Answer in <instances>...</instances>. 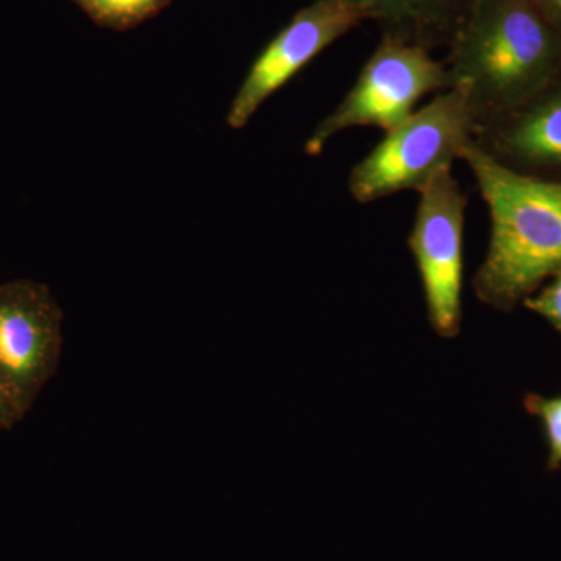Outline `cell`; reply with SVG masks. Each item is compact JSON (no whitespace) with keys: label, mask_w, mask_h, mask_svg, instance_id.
Returning <instances> with one entry per match:
<instances>
[{"label":"cell","mask_w":561,"mask_h":561,"mask_svg":"<svg viewBox=\"0 0 561 561\" xmlns=\"http://www.w3.org/2000/svg\"><path fill=\"white\" fill-rule=\"evenodd\" d=\"M448 47L449 88L463 92L478 128L561 73V35L531 0H476Z\"/></svg>","instance_id":"6da1fadb"},{"label":"cell","mask_w":561,"mask_h":561,"mask_svg":"<svg viewBox=\"0 0 561 561\" xmlns=\"http://www.w3.org/2000/svg\"><path fill=\"white\" fill-rule=\"evenodd\" d=\"M460 160L490 210L485 260L472 279L479 300L512 311L561 272V181L505 168L471 139Z\"/></svg>","instance_id":"7a4b0ae2"},{"label":"cell","mask_w":561,"mask_h":561,"mask_svg":"<svg viewBox=\"0 0 561 561\" xmlns=\"http://www.w3.org/2000/svg\"><path fill=\"white\" fill-rule=\"evenodd\" d=\"M476 125L463 92H438L424 108L386 133L381 142L350 172L348 191L357 203H373L398 192H420L443 169L460 160Z\"/></svg>","instance_id":"3957f363"},{"label":"cell","mask_w":561,"mask_h":561,"mask_svg":"<svg viewBox=\"0 0 561 561\" xmlns=\"http://www.w3.org/2000/svg\"><path fill=\"white\" fill-rule=\"evenodd\" d=\"M448 88L445 62L434 60L424 47L382 35L348 94L313 128L305 151L317 157L350 128L390 131L411 116L424 95Z\"/></svg>","instance_id":"277c9868"},{"label":"cell","mask_w":561,"mask_h":561,"mask_svg":"<svg viewBox=\"0 0 561 561\" xmlns=\"http://www.w3.org/2000/svg\"><path fill=\"white\" fill-rule=\"evenodd\" d=\"M409 249L419 268L427 319L443 339L460 332L463 230L468 198L453 168L443 169L419 192Z\"/></svg>","instance_id":"5b68a950"},{"label":"cell","mask_w":561,"mask_h":561,"mask_svg":"<svg viewBox=\"0 0 561 561\" xmlns=\"http://www.w3.org/2000/svg\"><path fill=\"white\" fill-rule=\"evenodd\" d=\"M62 348V311L46 284H0V378L24 415L54 378Z\"/></svg>","instance_id":"8992f818"},{"label":"cell","mask_w":561,"mask_h":561,"mask_svg":"<svg viewBox=\"0 0 561 561\" xmlns=\"http://www.w3.org/2000/svg\"><path fill=\"white\" fill-rule=\"evenodd\" d=\"M360 22L343 0H313L298 11L251 66L228 110V127H245L271 95Z\"/></svg>","instance_id":"52a82bcc"},{"label":"cell","mask_w":561,"mask_h":561,"mask_svg":"<svg viewBox=\"0 0 561 561\" xmlns=\"http://www.w3.org/2000/svg\"><path fill=\"white\" fill-rule=\"evenodd\" d=\"M472 139L505 168L561 181V73L529 101L481 125Z\"/></svg>","instance_id":"ba28073f"},{"label":"cell","mask_w":561,"mask_h":561,"mask_svg":"<svg viewBox=\"0 0 561 561\" xmlns=\"http://www.w3.org/2000/svg\"><path fill=\"white\" fill-rule=\"evenodd\" d=\"M362 21L381 25L391 36L431 50L449 46L476 0H343Z\"/></svg>","instance_id":"9c48e42d"},{"label":"cell","mask_w":561,"mask_h":561,"mask_svg":"<svg viewBox=\"0 0 561 561\" xmlns=\"http://www.w3.org/2000/svg\"><path fill=\"white\" fill-rule=\"evenodd\" d=\"M524 408L540 420L546 445H548V470L561 468V394L542 397L529 393L524 397Z\"/></svg>","instance_id":"30bf717a"},{"label":"cell","mask_w":561,"mask_h":561,"mask_svg":"<svg viewBox=\"0 0 561 561\" xmlns=\"http://www.w3.org/2000/svg\"><path fill=\"white\" fill-rule=\"evenodd\" d=\"M84 9L110 24H128L158 9L162 0H80Z\"/></svg>","instance_id":"8fae6325"},{"label":"cell","mask_w":561,"mask_h":561,"mask_svg":"<svg viewBox=\"0 0 561 561\" xmlns=\"http://www.w3.org/2000/svg\"><path fill=\"white\" fill-rule=\"evenodd\" d=\"M523 305L561 332V272L557 273L556 278L548 287L538 294L530 295L523 301Z\"/></svg>","instance_id":"7c38bea8"},{"label":"cell","mask_w":561,"mask_h":561,"mask_svg":"<svg viewBox=\"0 0 561 561\" xmlns=\"http://www.w3.org/2000/svg\"><path fill=\"white\" fill-rule=\"evenodd\" d=\"M24 416V413L21 412L13 397H11L9 389H7L5 383H3L2 378H0V432L10 431Z\"/></svg>","instance_id":"4fadbf2b"},{"label":"cell","mask_w":561,"mask_h":561,"mask_svg":"<svg viewBox=\"0 0 561 561\" xmlns=\"http://www.w3.org/2000/svg\"><path fill=\"white\" fill-rule=\"evenodd\" d=\"M561 35V0H531Z\"/></svg>","instance_id":"5bb4252c"}]
</instances>
